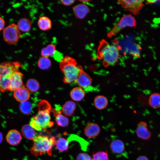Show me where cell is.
<instances>
[{
	"label": "cell",
	"instance_id": "cell-1",
	"mask_svg": "<svg viewBox=\"0 0 160 160\" xmlns=\"http://www.w3.org/2000/svg\"><path fill=\"white\" fill-rule=\"evenodd\" d=\"M38 107V112L31 118L29 124L35 130L40 131L52 127L54 123L51 121L52 108L49 103L42 100L39 103Z\"/></svg>",
	"mask_w": 160,
	"mask_h": 160
},
{
	"label": "cell",
	"instance_id": "cell-2",
	"mask_svg": "<svg viewBox=\"0 0 160 160\" xmlns=\"http://www.w3.org/2000/svg\"><path fill=\"white\" fill-rule=\"evenodd\" d=\"M59 67L64 74L65 83H75L79 74L83 71L82 67L77 65L76 60L69 56L63 57L59 62Z\"/></svg>",
	"mask_w": 160,
	"mask_h": 160
},
{
	"label": "cell",
	"instance_id": "cell-3",
	"mask_svg": "<svg viewBox=\"0 0 160 160\" xmlns=\"http://www.w3.org/2000/svg\"><path fill=\"white\" fill-rule=\"evenodd\" d=\"M119 55V50L117 46L105 40L100 42L98 48L97 56L103 60L105 66L114 65L118 61Z\"/></svg>",
	"mask_w": 160,
	"mask_h": 160
},
{
	"label": "cell",
	"instance_id": "cell-4",
	"mask_svg": "<svg viewBox=\"0 0 160 160\" xmlns=\"http://www.w3.org/2000/svg\"><path fill=\"white\" fill-rule=\"evenodd\" d=\"M33 143L30 149L32 154L37 157L47 153L52 156V147L55 145L56 140L54 137L38 135L33 139Z\"/></svg>",
	"mask_w": 160,
	"mask_h": 160
},
{
	"label": "cell",
	"instance_id": "cell-5",
	"mask_svg": "<svg viewBox=\"0 0 160 160\" xmlns=\"http://www.w3.org/2000/svg\"><path fill=\"white\" fill-rule=\"evenodd\" d=\"M21 65L17 62L7 61L0 64V91L9 90L10 80L12 74L19 71Z\"/></svg>",
	"mask_w": 160,
	"mask_h": 160
},
{
	"label": "cell",
	"instance_id": "cell-6",
	"mask_svg": "<svg viewBox=\"0 0 160 160\" xmlns=\"http://www.w3.org/2000/svg\"><path fill=\"white\" fill-rule=\"evenodd\" d=\"M137 24L136 20L132 15L129 14L123 16L119 22L107 34L109 38L117 34L121 30L127 27H133Z\"/></svg>",
	"mask_w": 160,
	"mask_h": 160
},
{
	"label": "cell",
	"instance_id": "cell-7",
	"mask_svg": "<svg viewBox=\"0 0 160 160\" xmlns=\"http://www.w3.org/2000/svg\"><path fill=\"white\" fill-rule=\"evenodd\" d=\"M3 37L5 41L9 44L17 43L21 37V33L17 25L12 23L3 30Z\"/></svg>",
	"mask_w": 160,
	"mask_h": 160
},
{
	"label": "cell",
	"instance_id": "cell-8",
	"mask_svg": "<svg viewBox=\"0 0 160 160\" xmlns=\"http://www.w3.org/2000/svg\"><path fill=\"white\" fill-rule=\"evenodd\" d=\"M144 1L141 0L118 1L123 8L135 15H137L139 13L144 6Z\"/></svg>",
	"mask_w": 160,
	"mask_h": 160
},
{
	"label": "cell",
	"instance_id": "cell-9",
	"mask_svg": "<svg viewBox=\"0 0 160 160\" xmlns=\"http://www.w3.org/2000/svg\"><path fill=\"white\" fill-rule=\"evenodd\" d=\"M23 76V74L19 71L12 74L10 79L9 91L14 92L24 86L22 80Z\"/></svg>",
	"mask_w": 160,
	"mask_h": 160
},
{
	"label": "cell",
	"instance_id": "cell-10",
	"mask_svg": "<svg viewBox=\"0 0 160 160\" xmlns=\"http://www.w3.org/2000/svg\"><path fill=\"white\" fill-rule=\"evenodd\" d=\"M136 134L138 138L143 140H148L152 135L151 132L148 129L147 123L143 121H141L137 124Z\"/></svg>",
	"mask_w": 160,
	"mask_h": 160
},
{
	"label": "cell",
	"instance_id": "cell-11",
	"mask_svg": "<svg viewBox=\"0 0 160 160\" xmlns=\"http://www.w3.org/2000/svg\"><path fill=\"white\" fill-rule=\"evenodd\" d=\"M53 113L55 117V120L57 125L62 127L68 126L69 120L67 117L62 114L61 107L59 105H56L55 108L52 109Z\"/></svg>",
	"mask_w": 160,
	"mask_h": 160
},
{
	"label": "cell",
	"instance_id": "cell-12",
	"mask_svg": "<svg viewBox=\"0 0 160 160\" xmlns=\"http://www.w3.org/2000/svg\"><path fill=\"white\" fill-rule=\"evenodd\" d=\"M100 132V128L97 123L94 122L88 124L84 129V133L86 137L93 138L97 137Z\"/></svg>",
	"mask_w": 160,
	"mask_h": 160
},
{
	"label": "cell",
	"instance_id": "cell-13",
	"mask_svg": "<svg viewBox=\"0 0 160 160\" xmlns=\"http://www.w3.org/2000/svg\"><path fill=\"white\" fill-rule=\"evenodd\" d=\"M15 98L21 103L27 101L30 97V92L24 86L20 87L14 91Z\"/></svg>",
	"mask_w": 160,
	"mask_h": 160
},
{
	"label": "cell",
	"instance_id": "cell-14",
	"mask_svg": "<svg viewBox=\"0 0 160 160\" xmlns=\"http://www.w3.org/2000/svg\"><path fill=\"white\" fill-rule=\"evenodd\" d=\"M75 83H76L79 87L85 89L91 85L92 79L90 76L83 70L79 75Z\"/></svg>",
	"mask_w": 160,
	"mask_h": 160
},
{
	"label": "cell",
	"instance_id": "cell-15",
	"mask_svg": "<svg viewBox=\"0 0 160 160\" xmlns=\"http://www.w3.org/2000/svg\"><path fill=\"white\" fill-rule=\"evenodd\" d=\"M73 10L76 17L80 19H84L89 12L88 6L83 4L76 5L73 7Z\"/></svg>",
	"mask_w": 160,
	"mask_h": 160
},
{
	"label": "cell",
	"instance_id": "cell-16",
	"mask_svg": "<svg viewBox=\"0 0 160 160\" xmlns=\"http://www.w3.org/2000/svg\"><path fill=\"white\" fill-rule=\"evenodd\" d=\"M6 139L8 143L12 145L18 144L22 139V137L20 132L17 130L12 129L8 133Z\"/></svg>",
	"mask_w": 160,
	"mask_h": 160
},
{
	"label": "cell",
	"instance_id": "cell-17",
	"mask_svg": "<svg viewBox=\"0 0 160 160\" xmlns=\"http://www.w3.org/2000/svg\"><path fill=\"white\" fill-rule=\"evenodd\" d=\"M110 148L114 154H119L122 153L125 149V145L124 142L119 139H115L110 143Z\"/></svg>",
	"mask_w": 160,
	"mask_h": 160
},
{
	"label": "cell",
	"instance_id": "cell-18",
	"mask_svg": "<svg viewBox=\"0 0 160 160\" xmlns=\"http://www.w3.org/2000/svg\"><path fill=\"white\" fill-rule=\"evenodd\" d=\"M76 108V104L72 101L66 102L61 107L63 113L66 116H71L74 113Z\"/></svg>",
	"mask_w": 160,
	"mask_h": 160
},
{
	"label": "cell",
	"instance_id": "cell-19",
	"mask_svg": "<svg viewBox=\"0 0 160 160\" xmlns=\"http://www.w3.org/2000/svg\"><path fill=\"white\" fill-rule=\"evenodd\" d=\"M21 132L25 137L29 140H33L36 136L35 129L30 124L23 126L21 129Z\"/></svg>",
	"mask_w": 160,
	"mask_h": 160
},
{
	"label": "cell",
	"instance_id": "cell-20",
	"mask_svg": "<svg viewBox=\"0 0 160 160\" xmlns=\"http://www.w3.org/2000/svg\"><path fill=\"white\" fill-rule=\"evenodd\" d=\"M71 98L75 101H79L84 97L85 93L83 89L79 87L73 88L70 93Z\"/></svg>",
	"mask_w": 160,
	"mask_h": 160
},
{
	"label": "cell",
	"instance_id": "cell-21",
	"mask_svg": "<svg viewBox=\"0 0 160 160\" xmlns=\"http://www.w3.org/2000/svg\"><path fill=\"white\" fill-rule=\"evenodd\" d=\"M94 103L96 108L101 110L106 107L108 103V101L107 98L105 96L99 95L95 97Z\"/></svg>",
	"mask_w": 160,
	"mask_h": 160
},
{
	"label": "cell",
	"instance_id": "cell-22",
	"mask_svg": "<svg viewBox=\"0 0 160 160\" xmlns=\"http://www.w3.org/2000/svg\"><path fill=\"white\" fill-rule=\"evenodd\" d=\"M38 24L39 28L43 31L49 30L52 26L50 19L45 16H42L40 17L38 21Z\"/></svg>",
	"mask_w": 160,
	"mask_h": 160
},
{
	"label": "cell",
	"instance_id": "cell-23",
	"mask_svg": "<svg viewBox=\"0 0 160 160\" xmlns=\"http://www.w3.org/2000/svg\"><path fill=\"white\" fill-rule=\"evenodd\" d=\"M150 106L154 109L160 108V93L153 92L150 96L148 99Z\"/></svg>",
	"mask_w": 160,
	"mask_h": 160
},
{
	"label": "cell",
	"instance_id": "cell-24",
	"mask_svg": "<svg viewBox=\"0 0 160 160\" xmlns=\"http://www.w3.org/2000/svg\"><path fill=\"white\" fill-rule=\"evenodd\" d=\"M17 25L20 31L27 32L30 29L31 23L29 20L26 18H23L19 20Z\"/></svg>",
	"mask_w": 160,
	"mask_h": 160
},
{
	"label": "cell",
	"instance_id": "cell-25",
	"mask_svg": "<svg viewBox=\"0 0 160 160\" xmlns=\"http://www.w3.org/2000/svg\"><path fill=\"white\" fill-rule=\"evenodd\" d=\"M56 52V49L55 45L50 44L41 49V54L42 57H48L49 56L54 55Z\"/></svg>",
	"mask_w": 160,
	"mask_h": 160
},
{
	"label": "cell",
	"instance_id": "cell-26",
	"mask_svg": "<svg viewBox=\"0 0 160 160\" xmlns=\"http://www.w3.org/2000/svg\"><path fill=\"white\" fill-rule=\"evenodd\" d=\"M26 88L28 91L31 92H35L38 91L40 87L39 82L36 80L31 79L27 81Z\"/></svg>",
	"mask_w": 160,
	"mask_h": 160
},
{
	"label": "cell",
	"instance_id": "cell-27",
	"mask_svg": "<svg viewBox=\"0 0 160 160\" xmlns=\"http://www.w3.org/2000/svg\"><path fill=\"white\" fill-rule=\"evenodd\" d=\"M37 64L40 69L45 70L50 68L51 65V61L48 57H41L39 59Z\"/></svg>",
	"mask_w": 160,
	"mask_h": 160
},
{
	"label": "cell",
	"instance_id": "cell-28",
	"mask_svg": "<svg viewBox=\"0 0 160 160\" xmlns=\"http://www.w3.org/2000/svg\"><path fill=\"white\" fill-rule=\"evenodd\" d=\"M55 145L56 148L60 151L67 150L68 148V143L67 140L63 137L60 138L56 140Z\"/></svg>",
	"mask_w": 160,
	"mask_h": 160
},
{
	"label": "cell",
	"instance_id": "cell-29",
	"mask_svg": "<svg viewBox=\"0 0 160 160\" xmlns=\"http://www.w3.org/2000/svg\"><path fill=\"white\" fill-rule=\"evenodd\" d=\"M20 109L23 113L25 115H28L32 111L33 106L32 104L27 101L21 103Z\"/></svg>",
	"mask_w": 160,
	"mask_h": 160
},
{
	"label": "cell",
	"instance_id": "cell-30",
	"mask_svg": "<svg viewBox=\"0 0 160 160\" xmlns=\"http://www.w3.org/2000/svg\"><path fill=\"white\" fill-rule=\"evenodd\" d=\"M109 155L107 151H101L94 153L92 156V160H108Z\"/></svg>",
	"mask_w": 160,
	"mask_h": 160
},
{
	"label": "cell",
	"instance_id": "cell-31",
	"mask_svg": "<svg viewBox=\"0 0 160 160\" xmlns=\"http://www.w3.org/2000/svg\"><path fill=\"white\" fill-rule=\"evenodd\" d=\"M76 160H92V159L88 154L82 153H79L78 155Z\"/></svg>",
	"mask_w": 160,
	"mask_h": 160
},
{
	"label": "cell",
	"instance_id": "cell-32",
	"mask_svg": "<svg viewBox=\"0 0 160 160\" xmlns=\"http://www.w3.org/2000/svg\"><path fill=\"white\" fill-rule=\"evenodd\" d=\"M75 1L74 0L60 1L62 4L66 6H69L71 5L74 3Z\"/></svg>",
	"mask_w": 160,
	"mask_h": 160
},
{
	"label": "cell",
	"instance_id": "cell-33",
	"mask_svg": "<svg viewBox=\"0 0 160 160\" xmlns=\"http://www.w3.org/2000/svg\"><path fill=\"white\" fill-rule=\"evenodd\" d=\"M5 25V22L3 18L0 17V31L4 29Z\"/></svg>",
	"mask_w": 160,
	"mask_h": 160
},
{
	"label": "cell",
	"instance_id": "cell-34",
	"mask_svg": "<svg viewBox=\"0 0 160 160\" xmlns=\"http://www.w3.org/2000/svg\"><path fill=\"white\" fill-rule=\"evenodd\" d=\"M136 160H149V159L146 156L142 155L139 156Z\"/></svg>",
	"mask_w": 160,
	"mask_h": 160
},
{
	"label": "cell",
	"instance_id": "cell-35",
	"mask_svg": "<svg viewBox=\"0 0 160 160\" xmlns=\"http://www.w3.org/2000/svg\"><path fill=\"white\" fill-rule=\"evenodd\" d=\"M3 140V135L0 132V143L2 142Z\"/></svg>",
	"mask_w": 160,
	"mask_h": 160
},
{
	"label": "cell",
	"instance_id": "cell-36",
	"mask_svg": "<svg viewBox=\"0 0 160 160\" xmlns=\"http://www.w3.org/2000/svg\"><path fill=\"white\" fill-rule=\"evenodd\" d=\"M79 1L82 2H87L90 1L89 0H79Z\"/></svg>",
	"mask_w": 160,
	"mask_h": 160
},
{
	"label": "cell",
	"instance_id": "cell-37",
	"mask_svg": "<svg viewBox=\"0 0 160 160\" xmlns=\"http://www.w3.org/2000/svg\"><path fill=\"white\" fill-rule=\"evenodd\" d=\"M159 113H160V110H159Z\"/></svg>",
	"mask_w": 160,
	"mask_h": 160
}]
</instances>
